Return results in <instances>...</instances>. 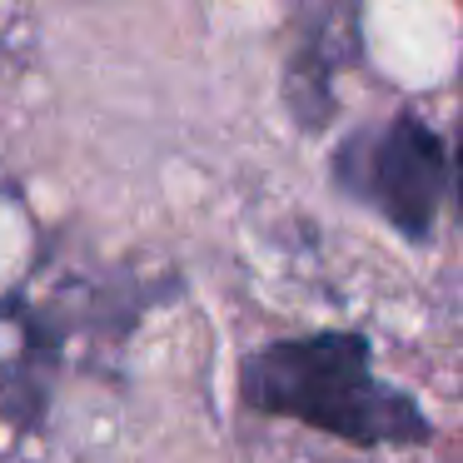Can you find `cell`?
Here are the masks:
<instances>
[{
  "label": "cell",
  "mask_w": 463,
  "mask_h": 463,
  "mask_svg": "<svg viewBox=\"0 0 463 463\" xmlns=\"http://www.w3.org/2000/svg\"><path fill=\"white\" fill-rule=\"evenodd\" d=\"M240 399L254 413L309 423L354 449H419L433 439L423 403L373 373V344L359 329L294 334L244 354Z\"/></svg>",
  "instance_id": "obj_1"
},
{
  "label": "cell",
  "mask_w": 463,
  "mask_h": 463,
  "mask_svg": "<svg viewBox=\"0 0 463 463\" xmlns=\"http://www.w3.org/2000/svg\"><path fill=\"white\" fill-rule=\"evenodd\" d=\"M334 180L344 194L383 214L409 244H429L453 190V165L439 130L403 110L344 140V150L334 155Z\"/></svg>",
  "instance_id": "obj_2"
}]
</instances>
